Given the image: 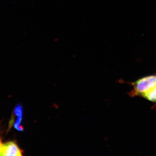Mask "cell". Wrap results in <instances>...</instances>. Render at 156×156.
I'll list each match as a JSON object with an SVG mask.
<instances>
[{
  "mask_svg": "<svg viewBox=\"0 0 156 156\" xmlns=\"http://www.w3.org/2000/svg\"><path fill=\"white\" fill-rule=\"evenodd\" d=\"M133 89L129 95L131 97L141 96L156 87V75L144 77L131 83Z\"/></svg>",
  "mask_w": 156,
  "mask_h": 156,
  "instance_id": "1",
  "label": "cell"
},
{
  "mask_svg": "<svg viewBox=\"0 0 156 156\" xmlns=\"http://www.w3.org/2000/svg\"><path fill=\"white\" fill-rule=\"evenodd\" d=\"M22 153L17 144L13 141L4 144L0 148V156H20Z\"/></svg>",
  "mask_w": 156,
  "mask_h": 156,
  "instance_id": "2",
  "label": "cell"
},
{
  "mask_svg": "<svg viewBox=\"0 0 156 156\" xmlns=\"http://www.w3.org/2000/svg\"><path fill=\"white\" fill-rule=\"evenodd\" d=\"M141 97L144 98L149 101L156 103V87L143 95Z\"/></svg>",
  "mask_w": 156,
  "mask_h": 156,
  "instance_id": "3",
  "label": "cell"
},
{
  "mask_svg": "<svg viewBox=\"0 0 156 156\" xmlns=\"http://www.w3.org/2000/svg\"><path fill=\"white\" fill-rule=\"evenodd\" d=\"M2 142H1V139H0V148H1V147H2Z\"/></svg>",
  "mask_w": 156,
  "mask_h": 156,
  "instance_id": "4",
  "label": "cell"
}]
</instances>
